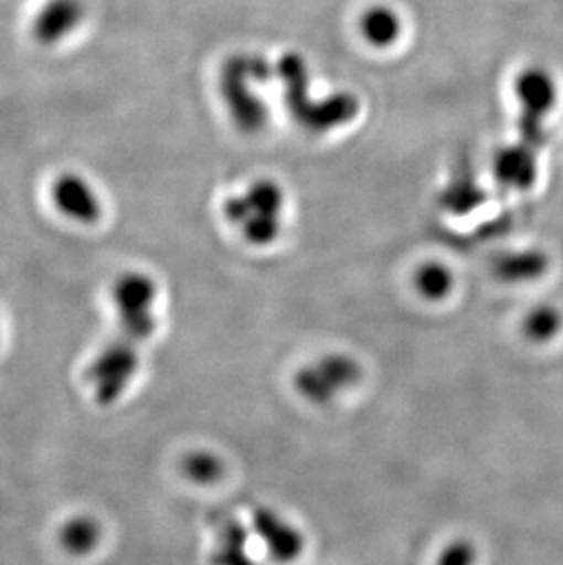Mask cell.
<instances>
[{"mask_svg": "<svg viewBox=\"0 0 563 565\" xmlns=\"http://www.w3.org/2000/svg\"><path fill=\"white\" fill-rule=\"evenodd\" d=\"M158 286L145 273H127L114 284L117 335L103 348L86 372L97 403L113 405L139 370V344L158 328L155 308Z\"/></svg>", "mask_w": 563, "mask_h": 565, "instance_id": "6da1fadb", "label": "cell"}, {"mask_svg": "<svg viewBox=\"0 0 563 565\" xmlns=\"http://www.w3.org/2000/svg\"><path fill=\"white\" fill-rule=\"evenodd\" d=\"M287 198L273 178H256L224 202V218L253 247H272L282 236Z\"/></svg>", "mask_w": 563, "mask_h": 565, "instance_id": "7a4b0ae2", "label": "cell"}, {"mask_svg": "<svg viewBox=\"0 0 563 565\" xmlns=\"http://www.w3.org/2000/svg\"><path fill=\"white\" fill-rule=\"evenodd\" d=\"M269 77V63L261 55L242 54L231 57L220 72V90L227 105L229 116L238 130L258 134L269 119L264 97L256 86Z\"/></svg>", "mask_w": 563, "mask_h": 565, "instance_id": "3957f363", "label": "cell"}, {"mask_svg": "<svg viewBox=\"0 0 563 565\" xmlns=\"http://www.w3.org/2000/svg\"><path fill=\"white\" fill-rule=\"evenodd\" d=\"M362 379V366L348 353H325L298 370L295 388L302 399L314 405H330Z\"/></svg>", "mask_w": 563, "mask_h": 565, "instance_id": "277c9868", "label": "cell"}, {"mask_svg": "<svg viewBox=\"0 0 563 565\" xmlns=\"http://www.w3.org/2000/svg\"><path fill=\"white\" fill-rule=\"evenodd\" d=\"M251 533L266 547L273 561L293 562L302 555L306 536L297 523L272 507H258L251 516Z\"/></svg>", "mask_w": 563, "mask_h": 565, "instance_id": "5b68a950", "label": "cell"}, {"mask_svg": "<svg viewBox=\"0 0 563 565\" xmlns=\"http://www.w3.org/2000/svg\"><path fill=\"white\" fill-rule=\"evenodd\" d=\"M357 35L368 49L390 52L403 41V15L386 2L368 4L357 17Z\"/></svg>", "mask_w": 563, "mask_h": 565, "instance_id": "8992f818", "label": "cell"}, {"mask_svg": "<svg viewBox=\"0 0 563 565\" xmlns=\"http://www.w3.org/2000/svg\"><path fill=\"white\" fill-rule=\"evenodd\" d=\"M55 207L79 224H96L102 218V203L96 192L81 177L63 174L52 188Z\"/></svg>", "mask_w": 563, "mask_h": 565, "instance_id": "52a82bcc", "label": "cell"}, {"mask_svg": "<svg viewBox=\"0 0 563 565\" xmlns=\"http://www.w3.org/2000/svg\"><path fill=\"white\" fill-rule=\"evenodd\" d=\"M83 19L79 0H50L33 22V35L39 43L55 44L74 32Z\"/></svg>", "mask_w": 563, "mask_h": 565, "instance_id": "ba28073f", "label": "cell"}, {"mask_svg": "<svg viewBox=\"0 0 563 565\" xmlns=\"http://www.w3.org/2000/svg\"><path fill=\"white\" fill-rule=\"evenodd\" d=\"M516 99L521 103L523 114L537 124L554 105V88L551 75L543 70L531 68L521 72L514 83Z\"/></svg>", "mask_w": 563, "mask_h": 565, "instance_id": "9c48e42d", "label": "cell"}, {"mask_svg": "<svg viewBox=\"0 0 563 565\" xmlns=\"http://www.w3.org/2000/svg\"><path fill=\"white\" fill-rule=\"evenodd\" d=\"M253 539L251 529L244 523L225 520L216 531V542L211 553L213 565H258L251 555L249 544Z\"/></svg>", "mask_w": 563, "mask_h": 565, "instance_id": "30bf717a", "label": "cell"}, {"mask_svg": "<svg viewBox=\"0 0 563 565\" xmlns=\"http://www.w3.org/2000/svg\"><path fill=\"white\" fill-rule=\"evenodd\" d=\"M549 260L542 252H516L496 262V275L509 284L534 282L548 273Z\"/></svg>", "mask_w": 563, "mask_h": 565, "instance_id": "8fae6325", "label": "cell"}, {"mask_svg": "<svg viewBox=\"0 0 563 565\" xmlns=\"http://www.w3.org/2000/svg\"><path fill=\"white\" fill-rule=\"evenodd\" d=\"M414 288L428 302H442L454 294L456 275L445 262H425L415 271Z\"/></svg>", "mask_w": 563, "mask_h": 565, "instance_id": "7c38bea8", "label": "cell"}, {"mask_svg": "<svg viewBox=\"0 0 563 565\" xmlns=\"http://www.w3.org/2000/svg\"><path fill=\"white\" fill-rule=\"evenodd\" d=\"M102 539V525L88 516L72 518L59 531V544L68 555L74 556L91 555Z\"/></svg>", "mask_w": 563, "mask_h": 565, "instance_id": "4fadbf2b", "label": "cell"}, {"mask_svg": "<svg viewBox=\"0 0 563 565\" xmlns=\"http://www.w3.org/2000/svg\"><path fill=\"white\" fill-rule=\"evenodd\" d=\"M563 330V313L553 305H538L521 320V331L532 344H549Z\"/></svg>", "mask_w": 563, "mask_h": 565, "instance_id": "5bb4252c", "label": "cell"}, {"mask_svg": "<svg viewBox=\"0 0 563 565\" xmlns=\"http://www.w3.org/2000/svg\"><path fill=\"white\" fill-rule=\"evenodd\" d=\"M531 158L521 150H503L496 160V174L501 183L507 185H527L532 178Z\"/></svg>", "mask_w": 563, "mask_h": 565, "instance_id": "9a60e30c", "label": "cell"}, {"mask_svg": "<svg viewBox=\"0 0 563 565\" xmlns=\"http://www.w3.org/2000/svg\"><path fill=\"white\" fill-rule=\"evenodd\" d=\"M183 472L200 486H211L224 475L222 459L213 452H192L183 459Z\"/></svg>", "mask_w": 563, "mask_h": 565, "instance_id": "2e32d148", "label": "cell"}, {"mask_svg": "<svg viewBox=\"0 0 563 565\" xmlns=\"http://www.w3.org/2000/svg\"><path fill=\"white\" fill-rule=\"evenodd\" d=\"M478 551L467 540H457L447 545L437 558V565H476Z\"/></svg>", "mask_w": 563, "mask_h": 565, "instance_id": "e0dca14e", "label": "cell"}]
</instances>
